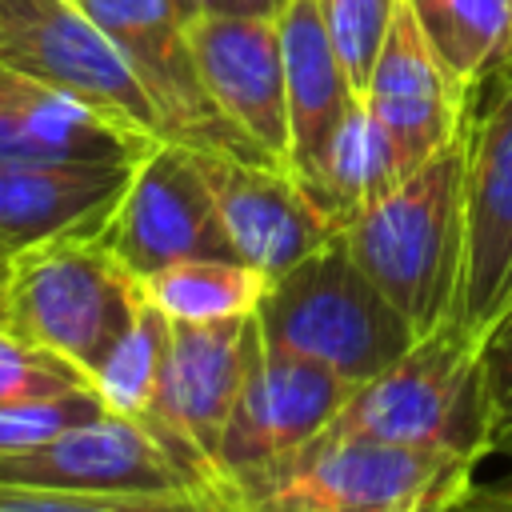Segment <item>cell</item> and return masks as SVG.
<instances>
[{"label": "cell", "mask_w": 512, "mask_h": 512, "mask_svg": "<svg viewBox=\"0 0 512 512\" xmlns=\"http://www.w3.org/2000/svg\"><path fill=\"white\" fill-rule=\"evenodd\" d=\"M472 484L468 456L328 428L216 480V492L236 512H448Z\"/></svg>", "instance_id": "cell-1"}, {"label": "cell", "mask_w": 512, "mask_h": 512, "mask_svg": "<svg viewBox=\"0 0 512 512\" xmlns=\"http://www.w3.org/2000/svg\"><path fill=\"white\" fill-rule=\"evenodd\" d=\"M344 244L416 336L460 316L464 300V140L424 160L380 204L344 224Z\"/></svg>", "instance_id": "cell-2"}, {"label": "cell", "mask_w": 512, "mask_h": 512, "mask_svg": "<svg viewBox=\"0 0 512 512\" xmlns=\"http://www.w3.org/2000/svg\"><path fill=\"white\" fill-rule=\"evenodd\" d=\"M256 324L264 344L316 360L356 388L388 372L416 340L412 324L352 260L344 236L272 276Z\"/></svg>", "instance_id": "cell-3"}, {"label": "cell", "mask_w": 512, "mask_h": 512, "mask_svg": "<svg viewBox=\"0 0 512 512\" xmlns=\"http://www.w3.org/2000/svg\"><path fill=\"white\" fill-rule=\"evenodd\" d=\"M332 428L480 464L492 456L480 332H472L464 316H452L436 332L416 336L388 372L352 392Z\"/></svg>", "instance_id": "cell-4"}, {"label": "cell", "mask_w": 512, "mask_h": 512, "mask_svg": "<svg viewBox=\"0 0 512 512\" xmlns=\"http://www.w3.org/2000/svg\"><path fill=\"white\" fill-rule=\"evenodd\" d=\"M140 304V276L100 236L48 240L16 252L4 328L56 352L92 380L128 336Z\"/></svg>", "instance_id": "cell-5"}, {"label": "cell", "mask_w": 512, "mask_h": 512, "mask_svg": "<svg viewBox=\"0 0 512 512\" xmlns=\"http://www.w3.org/2000/svg\"><path fill=\"white\" fill-rule=\"evenodd\" d=\"M0 68L124 132L164 140L136 72L76 0H0Z\"/></svg>", "instance_id": "cell-6"}, {"label": "cell", "mask_w": 512, "mask_h": 512, "mask_svg": "<svg viewBox=\"0 0 512 512\" xmlns=\"http://www.w3.org/2000/svg\"><path fill=\"white\" fill-rule=\"evenodd\" d=\"M256 312L188 324L172 320L152 408L140 416L160 444L204 484L216 488V448L236 396L260 356Z\"/></svg>", "instance_id": "cell-7"}, {"label": "cell", "mask_w": 512, "mask_h": 512, "mask_svg": "<svg viewBox=\"0 0 512 512\" xmlns=\"http://www.w3.org/2000/svg\"><path fill=\"white\" fill-rule=\"evenodd\" d=\"M76 4L108 32V40L136 72L144 96L160 116L164 140H176L208 156L268 164L208 96L192 56L188 16L180 12L176 0H76Z\"/></svg>", "instance_id": "cell-8"}, {"label": "cell", "mask_w": 512, "mask_h": 512, "mask_svg": "<svg viewBox=\"0 0 512 512\" xmlns=\"http://www.w3.org/2000/svg\"><path fill=\"white\" fill-rule=\"evenodd\" d=\"M460 140L468 224L460 316L484 332L512 308V60L468 88Z\"/></svg>", "instance_id": "cell-9"}, {"label": "cell", "mask_w": 512, "mask_h": 512, "mask_svg": "<svg viewBox=\"0 0 512 512\" xmlns=\"http://www.w3.org/2000/svg\"><path fill=\"white\" fill-rule=\"evenodd\" d=\"M132 276L180 260H236L200 152L156 140L136 164L128 192L100 236Z\"/></svg>", "instance_id": "cell-10"}, {"label": "cell", "mask_w": 512, "mask_h": 512, "mask_svg": "<svg viewBox=\"0 0 512 512\" xmlns=\"http://www.w3.org/2000/svg\"><path fill=\"white\" fill-rule=\"evenodd\" d=\"M0 488L64 492H216L188 472L140 416L104 412L44 444L0 452Z\"/></svg>", "instance_id": "cell-11"}, {"label": "cell", "mask_w": 512, "mask_h": 512, "mask_svg": "<svg viewBox=\"0 0 512 512\" xmlns=\"http://www.w3.org/2000/svg\"><path fill=\"white\" fill-rule=\"evenodd\" d=\"M352 392L356 384H348L332 368L260 344V356L236 396V408L216 448V480L284 456L308 444L312 436L328 432Z\"/></svg>", "instance_id": "cell-12"}, {"label": "cell", "mask_w": 512, "mask_h": 512, "mask_svg": "<svg viewBox=\"0 0 512 512\" xmlns=\"http://www.w3.org/2000/svg\"><path fill=\"white\" fill-rule=\"evenodd\" d=\"M188 40L216 108L268 164L288 168V92L276 20L200 12L188 20Z\"/></svg>", "instance_id": "cell-13"}, {"label": "cell", "mask_w": 512, "mask_h": 512, "mask_svg": "<svg viewBox=\"0 0 512 512\" xmlns=\"http://www.w3.org/2000/svg\"><path fill=\"white\" fill-rule=\"evenodd\" d=\"M200 160L236 260L252 264L268 280L340 236L332 216L304 192V184L288 168L208 152H200Z\"/></svg>", "instance_id": "cell-14"}, {"label": "cell", "mask_w": 512, "mask_h": 512, "mask_svg": "<svg viewBox=\"0 0 512 512\" xmlns=\"http://www.w3.org/2000/svg\"><path fill=\"white\" fill-rule=\"evenodd\" d=\"M464 100L468 88L452 80V72L440 64L424 32L416 28L408 4L400 0L368 72L364 104L388 128L408 172H416L424 160H432L460 136Z\"/></svg>", "instance_id": "cell-15"}, {"label": "cell", "mask_w": 512, "mask_h": 512, "mask_svg": "<svg viewBox=\"0 0 512 512\" xmlns=\"http://www.w3.org/2000/svg\"><path fill=\"white\" fill-rule=\"evenodd\" d=\"M136 160H16L0 164V240L28 252L48 240L104 236Z\"/></svg>", "instance_id": "cell-16"}, {"label": "cell", "mask_w": 512, "mask_h": 512, "mask_svg": "<svg viewBox=\"0 0 512 512\" xmlns=\"http://www.w3.org/2000/svg\"><path fill=\"white\" fill-rule=\"evenodd\" d=\"M276 28L288 92V172L300 184H312L336 128L364 96L352 88L348 68L316 12V0H292L276 16Z\"/></svg>", "instance_id": "cell-17"}, {"label": "cell", "mask_w": 512, "mask_h": 512, "mask_svg": "<svg viewBox=\"0 0 512 512\" xmlns=\"http://www.w3.org/2000/svg\"><path fill=\"white\" fill-rule=\"evenodd\" d=\"M156 140L124 132L88 108L0 68V164L16 160H140Z\"/></svg>", "instance_id": "cell-18"}, {"label": "cell", "mask_w": 512, "mask_h": 512, "mask_svg": "<svg viewBox=\"0 0 512 512\" xmlns=\"http://www.w3.org/2000/svg\"><path fill=\"white\" fill-rule=\"evenodd\" d=\"M412 172L404 168L388 128L372 116V108L360 100L348 120L336 128L320 172L312 184H304V192L332 216V224L344 232L348 220H356L360 212H368L372 204H380L392 188H400Z\"/></svg>", "instance_id": "cell-19"}, {"label": "cell", "mask_w": 512, "mask_h": 512, "mask_svg": "<svg viewBox=\"0 0 512 512\" xmlns=\"http://www.w3.org/2000/svg\"><path fill=\"white\" fill-rule=\"evenodd\" d=\"M428 48L472 88L512 60V0H404Z\"/></svg>", "instance_id": "cell-20"}, {"label": "cell", "mask_w": 512, "mask_h": 512, "mask_svg": "<svg viewBox=\"0 0 512 512\" xmlns=\"http://www.w3.org/2000/svg\"><path fill=\"white\" fill-rule=\"evenodd\" d=\"M140 288L168 320L208 324L256 312L268 292V276L244 260H180L144 276Z\"/></svg>", "instance_id": "cell-21"}, {"label": "cell", "mask_w": 512, "mask_h": 512, "mask_svg": "<svg viewBox=\"0 0 512 512\" xmlns=\"http://www.w3.org/2000/svg\"><path fill=\"white\" fill-rule=\"evenodd\" d=\"M168 316L144 296L128 336L116 344V352L104 360V368L92 376V388L100 392L104 408L116 416H144L156 396L164 340H168Z\"/></svg>", "instance_id": "cell-22"}, {"label": "cell", "mask_w": 512, "mask_h": 512, "mask_svg": "<svg viewBox=\"0 0 512 512\" xmlns=\"http://www.w3.org/2000/svg\"><path fill=\"white\" fill-rule=\"evenodd\" d=\"M0 512H236L220 492H64L0 488Z\"/></svg>", "instance_id": "cell-23"}, {"label": "cell", "mask_w": 512, "mask_h": 512, "mask_svg": "<svg viewBox=\"0 0 512 512\" xmlns=\"http://www.w3.org/2000/svg\"><path fill=\"white\" fill-rule=\"evenodd\" d=\"M92 388V380L60 360L48 348L28 344L24 336L0 324V404H28V400H56L68 392Z\"/></svg>", "instance_id": "cell-24"}, {"label": "cell", "mask_w": 512, "mask_h": 512, "mask_svg": "<svg viewBox=\"0 0 512 512\" xmlns=\"http://www.w3.org/2000/svg\"><path fill=\"white\" fill-rule=\"evenodd\" d=\"M400 0H316V12L348 68L352 88L364 96L368 72L376 64V52L384 44V32L396 16Z\"/></svg>", "instance_id": "cell-25"}, {"label": "cell", "mask_w": 512, "mask_h": 512, "mask_svg": "<svg viewBox=\"0 0 512 512\" xmlns=\"http://www.w3.org/2000/svg\"><path fill=\"white\" fill-rule=\"evenodd\" d=\"M104 400L96 388H80L56 400H28V404H0V452H20L44 444L76 424L104 416Z\"/></svg>", "instance_id": "cell-26"}, {"label": "cell", "mask_w": 512, "mask_h": 512, "mask_svg": "<svg viewBox=\"0 0 512 512\" xmlns=\"http://www.w3.org/2000/svg\"><path fill=\"white\" fill-rule=\"evenodd\" d=\"M480 364H484V392H488L492 452L512 448V308L500 312L480 332Z\"/></svg>", "instance_id": "cell-27"}, {"label": "cell", "mask_w": 512, "mask_h": 512, "mask_svg": "<svg viewBox=\"0 0 512 512\" xmlns=\"http://www.w3.org/2000/svg\"><path fill=\"white\" fill-rule=\"evenodd\" d=\"M448 512H512V480H500V484H472Z\"/></svg>", "instance_id": "cell-28"}, {"label": "cell", "mask_w": 512, "mask_h": 512, "mask_svg": "<svg viewBox=\"0 0 512 512\" xmlns=\"http://www.w3.org/2000/svg\"><path fill=\"white\" fill-rule=\"evenodd\" d=\"M292 0H200V12H220V16H264L276 20Z\"/></svg>", "instance_id": "cell-29"}, {"label": "cell", "mask_w": 512, "mask_h": 512, "mask_svg": "<svg viewBox=\"0 0 512 512\" xmlns=\"http://www.w3.org/2000/svg\"><path fill=\"white\" fill-rule=\"evenodd\" d=\"M12 264H16V252L0 240V324H4V308H8V284H12Z\"/></svg>", "instance_id": "cell-30"}, {"label": "cell", "mask_w": 512, "mask_h": 512, "mask_svg": "<svg viewBox=\"0 0 512 512\" xmlns=\"http://www.w3.org/2000/svg\"><path fill=\"white\" fill-rule=\"evenodd\" d=\"M176 4H180V12H184L188 20H192V16H200V0H176Z\"/></svg>", "instance_id": "cell-31"}]
</instances>
